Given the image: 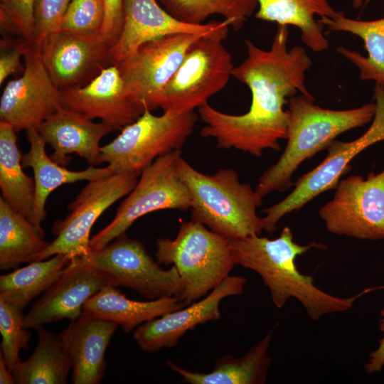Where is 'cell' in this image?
<instances>
[{
    "instance_id": "6da1fadb",
    "label": "cell",
    "mask_w": 384,
    "mask_h": 384,
    "mask_svg": "<svg viewBox=\"0 0 384 384\" xmlns=\"http://www.w3.org/2000/svg\"><path fill=\"white\" fill-rule=\"evenodd\" d=\"M287 26H278L268 50L245 40L246 58L234 67L232 76L245 84L252 95L249 110L242 114L223 112L208 102L198 108L205 124L200 134L213 138L220 149H235L255 156L264 151H279L286 139L289 113L284 107L297 92L311 95L305 74L311 59L304 48L288 49Z\"/></svg>"
},
{
    "instance_id": "7a4b0ae2",
    "label": "cell",
    "mask_w": 384,
    "mask_h": 384,
    "mask_svg": "<svg viewBox=\"0 0 384 384\" xmlns=\"http://www.w3.org/2000/svg\"><path fill=\"white\" fill-rule=\"evenodd\" d=\"M230 246L235 265L250 269L261 277L277 308L283 307L289 298H294L313 321L326 314L348 310L358 298L376 289L368 288L357 295L344 298L318 288L313 277L299 271L296 259L311 248L326 247L316 242L298 244L294 241L293 233L287 226L275 239L255 235L230 240Z\"/></svg>"
},
{
    "instance_id": "3957f363",
    "label": "cell",
    "mask_w": 384,
    "mask_h": 384,
    "mask_svg": "<svg viewBox=\"0 0 384 384\" xmlns=\"http://www.w3.org/2000/svg\"><path fill=\"white\" fill-rule=\"evenodd\" d=\"M287 144L277 162L260 177L255 191L263 198L284 192L292 186V177L299 166L329 145L341 134L363 127L374 117L375 102L336 110L322 108L311 95L301 94L289 102Z\"/></svg>"
},
{
    "instance_id": "277c9868",
    "label": "cell",
    "mask_w": 384,
    "mask_h": 384,
    "mask_svg": "<svg viewBox=\"0 0 384 384\" xmlns=\"http://www.w3.org/2000/svg\"><path fill=\"white\" fill-rule=\"evenodd\" d=\"M176 169L191 194V219L229 240L262 233L257 210L262 197L251 184L241 183L235 170L223 168L206 174L181 155Z\"/></svg>"
},
{
    "instance_id": "5b68a950",
    "label": "cell",
    "mask_w": 384,
    "mask_h": 384,
    "mask_svg": "<svg viewBox=\"0 0 384 384\" xmlns=\"http://www.w3.org/2000/svg\"><path fill=\"white\" fill-rule=\"evenodd\" d=\"M156 248L159 264L177 269L181 284L177 297L185 306L206 296L235 265L230 240L193 219L181 224L174 239L158 238Z\"/></svg>"
},
{
    "instance_id": "8992f818",
    "label": "cell",
    "mask_w": 384,
    "mask_h": 384,
    "mask_svg": "<svg viewBox=\"0 0 384 384\" xmlns=\"http://www.w3.org/2000/svg\"><path fill=\"white\" fill-rule=\"evenodd\" d=\"M230 27L226 20L216 21L213 29L191 46L174 76L156 97L153 110L194 111L226 86L235 67L223 43Z\"/></svg>"
},
{
    "instance_id": "52a82bcc",
    "label": "cell",
    "mask_w": 384,
    "mask_h": 384,
    "mask_svg": "<svg viewBox=\"0 0 384 384\" xmlns=\"http://www.w3.org/2000/svg\"><path fill=\"white\" fill-rule=\"evenodd\" d=\"M194 112H164L155 115L145 110L134 122L123 128L111 142L101 146V163L114 174L142 171L157 158L181 151L198 119Z\"/></svg>"
},
{
    "instance_id": "ba28073f",
    "label": "cell",
    "mask_w": 384,
    "mask_h": 384,
    "mask_svg": "<svg viewBox=\"0 0 384 384\" xmlns=\"http://www.w3.org/2000/svg\"><path fill=\"white\" fill-rule=\"evenodd\" d=\"M181 155V151L166 154L142 171L137 184L122 202L112 220L91 238V250L105 247L148 213L166 209L190 210L191 194L176 169Z\"/></svg>"
},
{
    "instance_id": "9c48e42d",
    "label": "cell",
    "mask_w": 384,
    "mask_h": 384,
    "mask_svg": "<svg viewBox=\"0 0 384 384\" xmlns=\"http://www.w3.org/2000/svg\"><path fill=\"white\" fill-rule=\"evenodd\" d=\"M114 287L129 288L143 297L156 299L177 297L181 279L173 265L164 270L147 252L142 242L122 234L105 247L77 257Z\"/></svg>"
},
{
    "instance_id": "30bf717a",
    "label": "cell",
    "mask_w": 384,
    "mask_h": 384,
    "mask_svg": "<svg viewBox=\"0 0 384 384\" xmlns=\"http://www.w3.org/2000/svg\"><path fill=\"white\" fill-rule=\"evenodd\" d=\"M373 99L375 112L367 131L351 142L334 140L320 164L300 177L293 191L283 200L262 210L265 214L261 218L263 230L273 233L282 217L300 209L319 194L336 188L341 176L351 170L350 162L354 157L371 145L384 141V87L375 85Z\"/></svg>"
},
{
    "instance_id": "8fae6325",
    "label": "cell",
    "mask_w": 384,
    "mask_h": 384,
    "mask_svg": "<svg viewBox=\"0 0 384 384\" xmlns=\"http://www.w3.org/2000/svg\"><path fill=\"white\" fill-rule=\"evenodd\" d=\"M139 176L132 173L113 174L88 181L68 204L70 213L63 220L53 223L51 232L55 238L38 260L58 254L71 259L87 255L91 250L90 231L95 223L110 206L132 191Z\"/></svg>"
},
{
    "instance_id": "7c38bea8",
    "label": "cell",
    "mask_w": 384,
    "mask_h": 384,
    "mask_svg": "<svg viewBox=\"0 0 384 384\" xmlns=\"http://www.w3.org/2000/svg\"><path fill=\"white\" fill-rule=\"evenodd\" d=\"M333 198L319 215L331 233L359 240L384 238V169L365 179L353 175L340 180Z\"/></svg>"
},
{
    "instance_id": "4fadbf2b",
    "label": "cell",
    "mask_w": 384,
    "mask_h": 384,
    "mask_svg": "<svg viewBox=\"0 0 384 384\" xmlns=\"http://www.w3.org/2000/svg\"><path fill=\"white\" fill-rule=\"evenodd\" d=\"M206 33L173 34L149 41L117 65L128 97L152 111L156 97L174 76L191 46Z\"/></svg>"
},
{
    "instance_id": "5bb4252c",
    "label": "cell",
    "mask_w": 384,
    "mask_h": 384,
    "mask_svg": "<svg viewBox=\"0 0 384 384\" xmlns=\"http://www.w3.org/2000/svg\"><path fill=\"white\" fill-rule=\"evenodd\" d=\"M22 75L6 85L0 99V118L16 132L37 128L60 105V90L50 76L41 48L28 43Z\"/></svg>"
},
{
    "instance_id": "9a60e30c",
    "label": "cell",
    "mask_w": 384,
    "mask_h": 384,
    "mask_svg": "<svg viewBox=\"0 0 384 384\" xmlns=\"http://www.w3.org/2000/svg\"><path fill=\"white\" fill-rule=\"evenodd\" d=\"M43 60L60 90L81 87L113 65L112 46L98 35L58 31L39 46Z\"/></svg>"
},
{
    "instance_id": "2e32d148",
    "label": "cell",
    "mask_w": 384,
    "mask_h": 384,
    "mask_svg": "<svg viewBox=\"0 0 384 384\" xmlns=\"http://www.w3.org/2000/svg\"><path fill=\"white\" fill-rule=\"evenodd\" d=\"M246 278L226 277L202 299L144 322L134 330L133 337L146 353L177 345L181 337L199 324L221 318L220 304L228 297L244 292Z\"/></svg>"
},
{
    "instance_id": "e0dca14e",
    "label": "cell",
    "mask_w": 384,
    "mask_h": 384,
    "mask_svg": "<svg viewBox=\"0 0 384 384\" xmlns=\"http://www.w3.org/2000/svg\"><path fill=\"white\" fill-rule=\"evenodd\" d=\"M60 105L121 131L137 120L145 110L126 94L117 65L104 68L86 85L60 90Z\"/></svg>"
},
{
    "instance_id": "ac0fdd59",
    "label": "cell",
    "mask_w": 384,
    "mask_h": 384,
    "mask_svg": "<svg viewBox=\"0 0 384 384\" xmlns=\"http://www.w3.org/2000/svg\"><path fill=\"white\" fill-rule=\"evenodd\" d=\"M107 284V280L95 270L74 258L33 304L23 317V326L36 330L53 321H73L82 313L86 302Z\"/></svg>"
},
{
    "instance_id": "d6986e66",
    "label": "cell",
    "mask_w": 384,
    "mask_h": 384,
    "mask_svg": "<svg viewBox=\"0 0 384 384\" xmlns=\"http://www.w3.org/2000/svg\"><path fill=\"white\" fill-rule=\"evenodd\" d=\"M215 23L183 22L161 7L156 0H124L122 31L111 48L112 64L118 65L145 43L173 34L206 33Z\"/></svg>"
},
{
    "instance_id": "ffe728a7",
    "label": "cell",
    "mask_w": 384,
    "mask_h": 384,
    "mask_svg": "<svg viewBox=\"0 0 384 384\" xmlns=\"http://www.w3.org/2000/svg\"><path fill=\"white\" fill-rule=\"evenodd\" d=\"M36 129L51 146V159L65 167L70 161L69 155L73 154L85 159L90 166L102 164L100 140L113 131L108 124L93 122L61 105Z\"/></svg>"
},
{
    "instance_id": "44dd1931",
    "label": "cell",
    "mask_w": 384,
    "mask_h": 384,
    "mask_svg": "<svg viewBox=\"0 0 384 384\" xmlns=\"http://www.w3.org/2000/svg\"><path fill=\"white\" fill-rule=\"evenodd\" d=\"M119 326L83 311L59 334L71 364V383L99 384L105 369V353Z\"/></svg>"
},
{
    "instance_id": "7402d4cb",
    "label": "cell",
    "mask_w": 384,
    "mask_h": 384,
    "mask_svg": "<svg viewBox=\"0 0 384 384\" xmlns=\"http://www.w3.org/2000/svg\"><path fill=\"white\" fill-rule=\"evenodd\" d=\"M30 149L22 154L23 168H31L35 181V201L31 222L40 228L46 217V203L49 195L57 188L82 181H91L114 173L110 166H89L81 171H71L54 161L46 151V143L36 128L28 129Z\"/></svg>"
},
{
    "instance_id": "603a6c76",
    "label": "cell",
    "mask_w": 384,
    "mask_h": 384,
    "mask_svg": "<svg viewBox=\"0 0 384 384\" xmlns=\"http://www.w3.org/2000/svg\"><path fill=\"white\" fill-rule=\"evenodd\" d=\"M255 14L257 19L274 22L278 26H293L299 28L304 44L315 52L326 50L329 42L325 37L322 24L316 16L333 18L336 11L328 0H257Z\"/></svg>"
},
{
    "instance_id": "cb8c5ba5",
    "label": "cell",
    "mask_w": 384,
    "mask_h": 384,
    "mask_svg": "<svg viewBox=\"0 0 384 384\" xmlns=\"http://www.w3.org/2000/svg\"><path fill=\"white\" fill-rule=\"evenodd\" d=\"M270 331L242 356L228 354L217 360L208 373L193 372L168 361L167 366L190 384H262L266 383L271 358Z\"/></svg>"
},
{
    "instance_id": "d4e9b609",
    "label": "cell",
    "mask_w": 384,
    "mask_h": 384,
    "mask_svg": "<svg viewBox=\"0 0 384 384\" xmlns=\"http://www.w3.org/2000/svg\"><path fill=\"white\" fill-rule=\"evenodd\" d=\"M184 306L175 296L146 302L132 300L107 284L86 302L83 311L112 321L129 333L144 322Z\"/></svg>"
},
{
    "instance_id": "484cf974",
    "label": "cell",
    "mask_w": 384,
    "mask_h": 384,
    "mask_svg": "<svg viewBox=\"0 0 384 384\" xmlns=\"http://www.w3.org/2000/svg\"><path fill=\"white\" fill-rule=\"evenodd\" d=\"M319 21L330 31L348 32L361 38L367 56L342 46L336 50L358 68L361 80H373L384 87V17L372 21L356 20L340 11L335 18L323 16Z\"/></svg>"
},
{
    "instance_id": "4316f807",
    "label": "cell",
    "mask_w": 384,
    "mask_h": 384,
    "mask_svg": "<svg viewBox=\"0 0 384 384\" xmlns=\"http://www.w3.org/2000/svg\"><path fill=\"white\" fill-rule=\"evenodd\" d=\"M50 242L44 230L0 198V268L6 270L38 260Z\"/></svg>"
},
{
    "instance_id": "83f0119b",
    "label": "cell",
    "mask_w": 384,
    "mask_h": 384,
    "mask_svg": "<svg viewBox=\"0 0 384 384\" xmlns=\"http://www.w3.org/2000/svg\"><path fill=\"white\" fill-rule=\"evenodd\" d=\"M16 131L0 121V188L1 197L17 213L31 221L35 201L34 178L26 174Z\"/></svg>"
},
{
    "instance_id": "f1b7e54d",
    "label": "cell",
    "mask_w": 384,
    "mask_h": 384,
    "mask_svg": "<svg viewBox=\"0 0 384 384\" xmlns=\"http://www.w3.org/2000/svg\"><path fill=\"white\" fill-rule=\"evenodd\" d=\"M36 331L38 340L33 352L26 361L21 360L12 370L15 383H67L71 364L60 335L44 326Z\"/></svg>"
},
{
    "instance_id": "f546056e",
    "label": "cell",
    "mask_w": 384,
    "mask_h": 384,
    "mask_svg": "<svg viewBox=\"0 0 384 384\" xmlns=\"http://www.w3.org/2000/svg\"><path fill=\"white\" fill-rule=\"evenodd\" d=\"M72 260L67 255L58 254L1 274L0 299L23 310L60 277Z\"/></svg>"
},
{
    "instance_id": "4dcf8cb0",
    "label": "cell",
    "mask_w": 384,
    "mask_h": 384,
    "mask_svg": "<svg viewBox=\"0 0 384 384\" xmlns=\"http://www.w3.org/2000/svg\"><path fill=\"white\" fill-rule=\"evenodd\" d=\"M177 19L192 24H203L213 15L228 21L234 30H240L255 14L257 0H159Z\"/></svg>"
},
{
    "instance_id": "1f68e13d",
    "label": "cell",
    "mask_w": 384,
    "mask_h": 384,
    "mask_svg": "<svg viewBox=\"0 0 384 384\" xmlns=\"http://www.w3.org/2000/svg\"><path fill=\"white\" fill-rule=\"evenodd\" d=\"M23 310L0 299L1 354L11 371L21 361V350H28L31 332L23 326Z\"/></svg>"
},
{
    "instance_id": "d6a6232c",
    "label": "cell",
    "mask_w": 384,
    "mask_h": 384,
    "mask_svg": "<svg viewBox=\"0 0 384 384\" xmlns=\"http://www.w3.org/2000/svg\"><path fill=\"white\" fill-rule=\"evenodd\" d=\"M102 0H70L62 18L60 31L73 34H100L104 20Z\"/></svg>"
},
{
    "instance_id": "836d02e7",
    "label": "cell",
    "mask_w": 384,
    "mask_h": 384,
    "mask_svg": "<svg viewBox=\"0 0 384 384\" xmlns=\"http://www.w3.org/2000/svg\"><path fill=\"white\" fill-rule=\"evenodd\" d=\"M35 0H0L1 29L33 43Z\"/></svg>"
},
{
    "instance_id": "e575fe53",
    "label": "cell",
    "mask_w": 384,
    "mask_h": 384,
    "mask_svg": "<svg viewBox=\"0 0 384 384\" xmlns=\"http://www.w3.org/2000/svg\"><path fill=\"white\" fill-rule=\"evenodd\" d=\"M70 0H35L33 43L40 46L60 31L62 18Z\"/></svg>"
},
{
    "instance_id": "d590c367",
    "label": "cell",
    "mask_w": 384,
    "mask_h": 384,
    "mask_svg": "<svg viewBox=\"0 0 384 384\" xmlns=\"http://www.w3.org/2000/svg\"><path fill=\"white\" fill-rule=\"evenodd\" d=\"M102 1L105 14L100 35L112 46L118 39L123 25L124 0Z\"/></svg>"
},
{
    "instance_id": "8d00e7d4",
    "label": "cell",
    "mask_w": 384,
    "mask_h": 384,
    "mask_svg": "<svg viewBox=\"0 0 384 384\" xmlns=\"http://www.w3.org/2000/svg\"><path fill=\"white\" fill-rule=\"evenodd\" d=\"M27 42L21 38L17 43L13 45L10 40H3L1 46L9 48L1 52L0 57V84L11 74L16 73L21 65V58L23 57Z\"/></svg>"
},
{
    "instance_id": "74e56055",
    "label": "cell",
    "mask_w": 384,
    "mask_h": 384,
    "mask_svg": "<svg viewBox=\"0 0 384 384\" xmlns=\"http://www.w3.org/2000/svg\"><path fill=\"white\" fill-rule=\"evenodd\" d=\"M382 319L380 321V330L383 333V336L380 341L378 348L371 352L369 359L366 364V369L368 373L380 372L384 366V309L381 311Z\"/></svg>"
},
{
    "instance_id": "f35d334b",
    "label": "cell",
    "mask_w": 384,
    "mask_h": 384,
    "mask_svg": "<svg viewBox=\"0 0 384 384\" xmlns=\"http://www.w3.org/2000/svg\"><path fill=\"white\" fill-rule=\"evenodd\" d=\"M0 383L14 384L15 383L12 371L8 368L2 355L0 353Z\"/></svg>"
},
{
    "instance_id": "ab89813d",
    "label": "cell",
    "mask_w": 384,
    "mask_h": 384,
    "mask_svg": "<svg viewBox=\"0 0 384 384\" xmlns=\"http://www.w3.org/2000/svg\"><path fill=\"white\" fill-rule=\"evenodd\" d=\"M352 4L354 9H359L363 4V0H352Z\"/></svg>"
},
{
    "instance_id": "60d3db41",
    "label": "cell",
    "mask_w": 384,
    "mask_h": 384,
    "mask_svg": "<svg viewBox=\"0 0 384 384\" xmlns=\"http://www.w3.org/2000/svg\"><path fill=\"white\" fill-rule=\"evenodd\" d=\"M370 1V0H366V4H368Z\"/></svg>"
}]
</instances>
